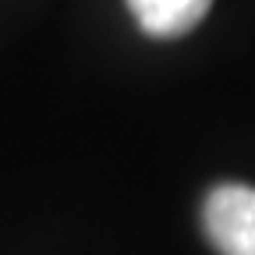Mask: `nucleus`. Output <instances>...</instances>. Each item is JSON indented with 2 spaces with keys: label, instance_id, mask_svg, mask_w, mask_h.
Segmentation results:
<instances>
[{
  "label": "nucleus",
  "instance_id": "f257e3e1",
  "mask_svg": "<svg viewBox=\"0 0 255 255\" xmlns=\"http://www.w3.org/2000/svg\"><path fill=\"white\" fill-rule=\"evenodd\" d=\"M202 227L220 255H255V188H213L202 206Z\"/></svg>",
  "mask_w": 255,
  "mask_h": 255
},
{
  "label": "nucleus",
  "instance_id": "f03ea898",
  "mask_svg": "<svg viewBox=\"0 0 255 255\" xmlns=\"http://www.w3.org/2000/svg\"><path fill=\"white\" fill-rule=\"evenodd\" d=\"M135 21L156 39H174L191 32L206 11L213 7V0H128Z\"/></svg>",
  "mask_w": 255,
  "mask_h": 255
}]
</instances>
